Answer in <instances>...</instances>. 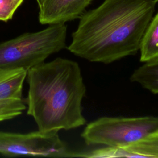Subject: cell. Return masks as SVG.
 Returning <instances> with one entry per match:
<instances>
[{"instance_id": "cell-1", "label": "cell", "mask_w": 158, "mask_h": 158, "mask_svg": "<svg viewBox=\"0 0 158 158\" xmlns=\"http://www.w3.org/2000/svg\"><path fill=\"white\" fill-rule=\"evenodd\" d=\"M157 0H104L83 14L68 50L90 62L108 64L136 53Z\"/></svg>"}, {"instance_id": "cell-2", "label": "cell", "mask_w": 158, "mask_h": 158, "mask_svg": "<svg viewBox=\"0 0 158 158\" xmlns=\"http://www.w3.org/2000/svg\"><path fill=\"white\" fill-rule=\"evenodd\" d=\"M27 114L44 131L71 130L85 124L81 102L86 87L75 61L57 57L27 72Z\"/></svg>"}, {"instance_id": "cell-3", "label": "cell", "mask_w": 158, "mask_h": 158, "mask_svg": "<svg viewBox=\"0 0 158 158\" xmlns=\"http://www.w3.org/2000/svg\"><path fill=\"white\" fill-rule=\"evenodd\" d=\"M67 26L49 25L36 32H28L0 43V69L27 71L65 48Z\"/></svg>"}, {"instance_id": "cell-4", "label": "cell", "mask_w": 158, "mask_h": 158, "mask_svg": "<svg viewBox=\"0 0 158 158\" xmlns=\"http://www.w3.org/2000/svg\"><path fill=\"white\" fill-rule=\"evenodd\" d=\"M157 131L156 117H104L88 123L81 136L88 145L125 148Z\"/></svg>"}, {"instance_id": "cell-5", "label": "cell", "mask_w": 158, "mask_h": 158, "mask_svg": "<svg viewBox=\"0 0 158 158\" xmlns=\"http://www.w3.org/2000/svg\"><path fill=\"white\" fill-rule=\"evenodd\" d=\"M58 132L40 130L27 133L0 131V154L9 157H75V152L68 149Z\"/></svg>"}, {"instance_id": "cell-6", "label": "cell", "mask_w": 158, "mask_h": 158, "mask_svg": "<svg viewBox=\"0 0 158 158\" xmlns=\"http://www.w3.org/2000/svg\"><path fill=\"white\" fill-rule=\"evenodd\" d=\"M27 72L23 69H0V122L18 117L27 109L22 97Z\"/></svg>"}, {"instance_id": "cell-7", "label": "cell", "mask_w": 158, "mask_h": 158, "mask_svg": "<svg viewBox=\"0 0 158 158\" xmlns=\"http://www.w3.org/2000/svg\"><path fill=\"white\" fill-rule=\"evenodd\" d=\"M92 0H43L38 20L43 25L65 23L80 17Z\"/></svg>"}, {"instance_id": "cell-8", "label": "cell", "mask_w": 158, "mask_h": 158, "mask_svg": "<svg viewBox=\"0 0 158 158\" xmlns=\"http://www.w3.org/2000/svg\"><path fill=\"white\" fill-rule=\"evenodd\" d=\"M139 51L141 62H146L158 58V12L144 33Z\"/></svg>"}, {"instance_id": "cell-9", "label": "cell", "mask_w": 158, "mask_h": 158, "mask_svg": "<svg viewBox=\"0 0 158 158\" xmlns=\"http://www.w3.org/2000/svg\"><path fill=\"white\" fill-rule=\"evenodd\" d=\"M130 80L154 94H158V58L146 62L132 73Z\"/></svg>"}, {"instance_id": "cell-10", "label": "cell", "mask_w": 158, "mask_h": 158, "mask_svg": "<svg viewBox=\"0 0 158 158\" xmlns=\"http://www.w3.org/2000/svg\"><path fill=\"white\" fill-rule=\"evenodd\" d=\"M124 149L136 157L158 158V131Z\"/></svg>"}, {"instance_id": "cell-11", "label": "cell", "mask_w": 158, "mask_h": 158, "mask_svg": "<svg viewBox=\"0 0 158 158\" xmlns=\"http://www.w3.org/2000/svg\"><path fill=\"white\" fill-rule=\"evenodd\" d=\"M75 157L101 158V157H136V156L124 148L106 146L84 153L75 152Z\"/></svg>"}, {"instance_id": "cell-12", "label": "cell", "mask_w": 158, "mask_h": 158, "mask_svg": "<svg viewBox=\"0 0 158 158\" xmlns=\"http://www.w3.org/2000/svg\"><path fill=\"white\" fill-rule=\"evenodd\" d=\"M24 0H0V20H10Z\"/></svg>"}, {"instance_id": "cell-13", "label": "cell", "mask_w": 158, "mask_h": 158, "mask_svg": "<svg viewBox=\"0 0 158 158\" xmlns=\"http://www.w3.org/2000/svg\"><path fill=\"white\" fill-rule=\"evenodd\" d=\"M36 2H37V3H38V6L42 3V2L43 1V0H36Z\"/></svg>"}, {"instance_id": "cell-14", "label": "cell", "mask_w": 158, "mask_h": 158, "mask_svg": "<svg viewBox=\"0 0 158 158\" xmlns=\"http://www.w3.org/2000/svg\"><path fill=\"white\" fill-rule=\"evenodd\" d=\"M157 2H158V0H157Z\"/></svg>"}]
</instances>
